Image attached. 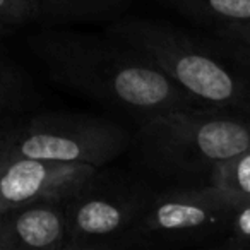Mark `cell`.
Masks as SVG:
<instances>
[{
    "label": "cell",
    "mask_w": 250,
    "mask_h": 250,
    "mask_svg": "<svg viewBox=\"0 0 250 250\" xmlns=\"http://www.w3.org/2000/svg\"><path fill=\"white\" fill-rule=\"evenodd\" d=\"M28 43L55 84L137 122L163 111L204 106L144 53L106 29L46 28L29 36Z\"/></svg>",
    "instance_id": "1"
},
{
    "label": "cell",
    "mask_w": 250,
    "mask_h": 250,
    "mask_svg": "<svg viewBox=\"0 0 250 250\" xmlns=\"http://www.w3.org/2000/svg\"><path fill=\"white\" fill-rule=\"evenodd\" d=\"M110 35L129 43L204 106L250 118V59L214 33L154 18H118Z\"/></svg>",
    "instance_id": "2"
},
{
    "label": "cell",
    "mask_w": 250,
    "mask_h": 250,
    "mask_svg": "<svg viewBox=\"0 0 250 250\" xmlns=\"http://www.w3.org/2000/svg\"><path fill=\"white\" fill-rule=\"evenodd\" d=\"M250 146V118L212 106L163 111L139 122L132 147L143 165L177 182L208 184L218 165Z\"/></svg>",
    "instance_id": "3"
},
{
    "label": "cell",
    "mask_w": 250,
    "mask_h": 250,
    "mask_svg": "<svg viewBox=\"0 0 250 250\" xmlns=\"http://www.w3.org/2000/svg\"><path fill=\"white\" fill-rule=\"evenodd\" d=\"M235 209V202L211 184L153 192L122 250L214 249L228 233Z\"/></svg>",
    "instance_id": "4"
},
{
    "label": "cell",
    "mask_w": 250,
    "mask_h": 250,
    "mask_svg": "<svg viewBox=\"0 0 250 250\" xmlns=\"http://www.w3.org/2000/svg\"><path fill=\"white\" fill-rule=\"evenodd\" d=\"M132 147L118 122L81 111H46L0 136V156L79 163L103 168Z\"/></svg>",
    "instance_id": "5"
},
{
    "label": "cell",
    "mask_w": 250,
    "mask_h": 250,
    "mask_svg": "<svg viewBox=\"0 0 250 250\" xmlns=\"http://www.w3.org/2000/svg\"><path fill=\"white\" fill-rule=\"evenodd\" d=\"M103 168L65 201V250H122L153 195L139 182L108 180Z\"/></svg>",
    "instance_id": "6"
},
{
    "label": "cell",
    "mask_w": 250,
    "mask_h": 250,
    "mask_svg": "<svg viewBox=\"0 0 250 250\" xmlns=\"http://www.w3.org/2000/svg\"><path fill=\"white\" fill-rule=\"evenodd\" d=\"M98 170L79 163L0 156V212L36 202H65Z\"/></svg>",
    "instance_id": "7"
},
{
    "label": "cell",
    "mask_w": 250,
    "mask_h": 250,
    "mask_svg": "<svg viewBox=\"0 0 250 250\" xmlns=\"http://www.w3.org/2000/svg\"><path fill=\"white\" fill-rule=\"evenodd\" d=\"M65 202H36L0 212V250H65Z\"/></svg>",
    "instance_id": "8"
},
{
    "label": "cell",
    "mask_w": 250,
    "mask_h": 250,
    "mask_svg": "<svg viewBox=\"0 0 250 250\" xmlns=\"http://www.w3.org/2000/svg\"><path fill=\"white\" fill-rule=\"evenodd\" d=\"M40 18L50 24H91L115 21L134 0H38Z\"/></svg>",
    "instance_id": "9"
},
{
    "label": "cell",
    "mask_w": 250,
    "mask_h": 250,
    "mask_svg": "<svg viewBox=\"0 0 250 250\" xmlns=\"http://www.w3.org/2000/svg\"><path fill=\"white\" fill-rule=\"evenodd\" d=\"M180 14L209 28L250 22V0H171Z\"/></svg>",
    "instance_id": "10"
},
{
    "label": "cell",
    "mask_w": 250,
    "mask_h": 250,
    "mask_svg": "<svg viewBox=\"0 0 250 250\" xmlns=\"http://www.w3.org/2000/svg\"><path fill=\"white\" fill-rule=\"evenodd\" d=\"M208 184L223 190L236 206L250 202V146L218 165Z\"/></svg>",
    "instance_id": "11"
},
{
    "label": "cell",
    "mask_w": 250,
    "mask_h": 250,
    "mask_svg": "<svg viewBox=\"0 0 250 250\" xmlns=\"http://www.w3.org/2000/svg\"><path fill=\"white\" fill-rule=\"evenodd\" d=\"M33 101V87L21 67L0 53V117L24 111Z\"/></svg>",
    "instance_id": "12"
},
{
    "label": "cell",
    "mask_w": 250,
    "mask_h": 250,
    "mask_svg": "<svg viewBox=\"0 0 250 250\" xmlns=\"http://www.w3.org/2000/svg\"><path fill=\"white\" fill-rule=\"evenodd\" d=\"M38 18V0H0V35L24 28Z\"/></svg>",
    "instance_id": "13"
},
{
    "label": "cell",
    "mask_w": 250,
    "mask_h": 250,
    "mask_svg": "<svg viewBox=\"0 0 250 250\" xmlns=\"http://www.w3.org/2000/svg\"><path fill=\"white\" fill-rule=\"evenodd\" d=\"M216 250H250V202L236 206L231 225L223 240L214 245Z\"/></svg>",
    "instance_id": "14"
},
{
    "label": "cell",
    "mask_w": 250,
    "mask_h": 250,
    "mask_svg": "<svg viewBox=\"0 0 250 250\" xmlns=\"http://www.w3.org/2000/svg\"><path fill=\"white\" fill-rule=\"evenodd\" d=\"M219 38L226 40L233 46L240 48L250 59V22H242V24H219L209 28Z\"/></svg>",
    "instance_id": "15"
},
{
    "label": "cell",
    "mask_w": 250,
    "mask_h": 250,
    "mask_svg": "<svg viewBox=\"0 0 250 250\" xmlns=\"http://www.w3.org/2000/svg\"><path fill=\"white\" fill-rule=\"evenodd\" d=\"M0 136H2V124H0Z\"/></svg>",
    "instance_id": "16"
}]
</instances>
